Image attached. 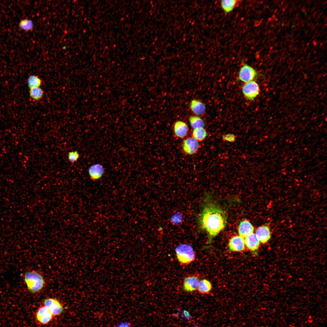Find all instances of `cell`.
I'll list each match as a JSON object with an SVG mask.
<instances>
[{
    "instance_id": "obj_1",
    "label": "cell",
    "mask_w": 327,
    "mask_h": 327,
    "mask_svg": "<svg viewBox=\"0 0 327 327\" xmlns=\"http://www.w3.org/2000/svg\"><path fill=\"white\" fill-rule=\"evenodd\" d=\"M198 221L200 228L207 232L209 239H211L225 227L226 216L219 206L206 201L199 217Z\"/></svg>"
},
{
    "instance_id": "obj_2",
    "label": "cell",
    "mask_w": 327,
    "mask_h": 327,
    "mask_svg": "<svg viewBox=\"0 0 327 327\" xmlns=\"http://www.w3.org/2000/svg\"><path fill=\"white\" fill-rule=\"evenodd\" d=\"M24 279L28 289L32 293L37 292L40 291L45 283L43 277L34 271L25 273Z\"/></svg>"
},
{
    "instance_id": "obj_3",
    "label": "cell",
    "mask_w": 327,
    "mask_h": 327,
    "mask_svg": "<svg viewBox=\"0 0 327 327\" xmlns=\"http://www.w3.org/2000/svg\"><path fill=\"white\" fill-rule=\"evenodd\" d=\"M175 251L177 259L181 264L188 265L193 262L195 258V253L192 246L186 244L178 246Z\"/></svg>"
},
{
    "instance_id": "obj_4",
    "label": "cell",
    "mask_w": 327,
    "mask_h": 327,
    "mask_svg": "<svg viewBox=\"0 0 327 327\" xmlns=\"http://www.w3.org/2000/svg\"><path fill=\"white\" fill-rule=\"evenodd\" d=\"M243 93L248 100H253L259 94L260 89L258 84L252 81L246 83L242 88Z\"/></svg>"
},
{
    "instance_id": "obj_5",
    "label": "cell",
    "mask_w": 327,
    "mask_h": 327,
    "mask_svg": "<svg viewBox=\"0 0 327 327\" xmlns=\"http://www.w3.org/2000/svg\"><path fill=\"white\" fill-rule=\"evenodd\" d=\"M257 75V73L252 67L244 63L239 70L238 78L241 81L246 83L252 81Z\"/></svg>"
},
{
    "instance_id": "obj_6",
    "label": "cell",
    "mask_w": 327,
    "mask_h": 327,
    "mask_svg": "<svg viewBox=\"0 0 327 327\" xmlns=\"http://www.w3.org/2000/svg\"><path fill=\"white\" fill-rule=\"evenodd\" d=\"M54 316L51 311L44 306L37 309L35 314L36 321L41 325H46L50 322Z\"/></svg>"
},
{
    "instance_id": "obj_7",
    "label": "cell",
    "mask_w": 327,
    "mask_h": 327,
    "mask_svg": "<svg viewBox=\"0 0 327 327\" xmlns=\"http://www.w3.org/2000/svg\"><path fill=\"white\" fill-rule=\"evenodd\" d=\"M44 306L51 312L54 316L61 314L63 311V307L60 302L55 298H48L44 301Z\"/></svg>"
},
{
    "instance_id": "obj_8",
    "label": "cell",
    "mask_w": 327,
    "mask_h": 327,
    "mask_svg": "<svg viewBox=\"0 0 327 327\" xmlns=\"http://www.w3.org/2000/svg\"><path fill=\"white\" fill-rule=\"evenodd\" d=\"M199 146V143L197 140L193 137H188L184 140L183 148L186 153L191 155L197 151Z\"/></svg>"
},
{
    "instance_id": "obj_9",
    "label": "cell",
    "mask_w": 327,
    "mask_h": 327,
    "mask_svg": "<svg viewBox=\"0 0 327 327\" xmlns=\"http://www.w3.org/2000/svg\"><path fill=\"white\" fill-rule=\"evenodd\" d=\"M199 278L195 275H191L186 277L183 282V288L185 291L192 292L197 290L199 282Z\"/></svg>"
},
{
    "instance_id": "obj_10",
    "label": "cell",
    "mask_w": 327,
    "mask_h": 327,
    "mask_svg": "<svg viewBox=\"0 0 327 327\" xmlns=\"http://www.w3.org/2000/svg\"><path fill=\"white\" fill-rule=\"evenodd\" d=\"M245 246L244 239L240 236H236L231 238L229 243L230 250L239 252L244 250Z\"/></svg>"
},
{
    "instance_id": "obj_11",
    "label": "cell",
    "mask_w": 327,
    "mask_h": 327,
    "mask_svg": "<svg viewBox=\"0 0 327 327\" xmlns=\"http://www.w3.org/2000/svg\"><path fill=\"white\" fill-rule=\"evenodd\" d=\"M104 170L101 165L96 164L92 165L89 168L88 173L91 179L95 181L100 179L102 177Z\"/></svg>"
},
{
    "instance_id": "obj_12",
    "label": "cell",
    "mask_w": 327,
    "mask_h": 327,
    "mask_svg": "<svg viewBox=\"0 0 327 327\" xmlns=\"http://www.w3.org/2000/svg\"><path fill=\"white\" fill-rule=\"evenodd\" d=\"M259 242L263 243L267 242L270 237V232L269 227L263 226L256 230V234Z\"/></svg>"
},
{
    "instance_id": "obj_13",
    "label": "cell",
    "mask_w": 327,
    "mask_h": 327,
    "mask_svg": "<svg viewBox=\"0 0 327 327\" xmlns=\"http://www.w3.org/2000/svg\"><path fill=\"white\" fill-rule=\"evenodd\" d=\"M244 240L245 245L250 250L255 251L258 249L260 242L255 234H250L245 237Z\"/></svg>"
},
{
    "instance_id": "obj_14",
    "label": "cell",
    "mask_w": 327,
    "mask_h": 327,
    "mask_svg": "<svg viewBox=\"0 0 327 327\" xmlns=\"http://www.w3.org/2000/svg\"><path fill=\"white\" fill-rule=\"evenodd\" d=\"M253 231L254 228L252 225L246 220L241 221L239 226V233L240 236L243 238L253 233Z\"/></svg>"
},
{
    "instance_id": "obj_15",
    "label": "cell",
    "mask_w": 327,
    "mask_h": 327,
    "mask_svg": "<svg viewBox=\"0 0 327 327\" xmlns=\"http://www.w3.org/2000/svg\"><path fill=\"white\" fill-rule=\"evenodd\" d=\"M174 131L175 134L177 137L182 138L187 135L188 127L185 122L180 121H177L174 125Z\"/></svg>"
},
{
    "instance_id": "obj_16",
    "label": "cell",
    "mask_w": 327,
    "mask_h": 327,
    "mask_svg": "<svg viewBox=\"0 0 327 327\" xmlns=\"http://www.w3.org/2000/svg\"><path fill=\"white\" fill-rule=\"evenodd\" d=\"M190 107L191 111L197 115L203 114L206 110L205 105L201 102L196 99L193 100L191 101Z\"/></svg>"
},
{
    "instance_id": "obj_17",
    "label": "cell",
    "mask_w": 327,
    "mask_h": 327,
    "mask_svg": "<svg viewBox=\"0 0 327 327\" xmlns=\"http://www.w3.org/2000/svg\"><path fill=\"white\" fill-rule=\"evenodd\" d=\"M212 288L211 282L206 279H203L199 281L197 290L200 293L207 294L210 292Z\"/></svg>"
},
{
    "instance_id": "obj_18",
    "label": "cell",
    "mask_w": 327,
    "mask_h": 327,
    "mask_svg": "<svg viewBox=\"0 0 327 327\" xmlns=\"http://www.w3.org/2000/svg\"><path fill=\"white\" fill-rule=\"evenodd\" d=\"M238 1L236 0H223L221 1L220 4L224 12L227 14L233 10Z\"/></svg>"
},
{
    "instance_id": "obj_19",
    "label": "cell",
    "mask_w": 327,
    "mask_h": 327,
    "mask_svg": "<svg viewBox=\"0 0 327 327\" xmlns=\"http://www.w3.org/2000/svg\"><path fill=\"white\" fill-rule=\"evenodd\" d=\"M18 27L21 30L25 31H32L34 28V23L32 20L28 18L21 19L19 23Z\"/></svg>"
},
{
    "instance_id": "obj_20",
    "label": "cell",
    "mask_w": 327,
    "mask_h": 327,
    "mask_svg": "<svg viewBox=\"0 0 327 327\" xmlns=\"http://www.w3.org/2000/svg\"><path fill=\"white\" fill-rule=\"evenodd\" d=\"M206 135V132L203 127L194 129L192 132L193 137L198 141L203 140L205 138Z\"/></svg>"
},
{
    "instance_id": "obj_21",
    "label": "cell",
    "mask_w": 327,
    "mask_h": 327,
    "mask_svg": "<svg viewBox=\"0 0 327 327\" xmlns=\"http://www.w3.org/2000/svg\"><path fill=\"white\" fill-rule=\"evenodd\" d=\"M190 126L194 129L203 127L205 125L204 121L198 116H191L189 117Z\"/></svg>"
},
{
    "instance_id": "obj_22",
    "label": "cell",
    "mask_w": 327,
    "mask_h": 327,
    "mask_svg": "<svg viewBox=\"0 0 327 327\" xmlns=\"http://www.w3.org/2000/svg\"><path fill=\"white\" fill-rule=\"evenodd\" d=\"M41 83V79L36 75H31L28 79L27 84L30 89L34 88L40 87Z\"/></svg>"
},
{
    "instance_id": "obj_23",
    "label": "cell",
    "mask_w": 327,
    "mask_h": 327,
    "mask_svg": "<svg viewBox=\"0 0 327 327\" xmlns=\"http://www.w3.org/2000/svg\"><path fill=\"white\" fill-rule=\"evenodd\" d=\"M29 94L30 97L32 99L38 101L42 98L44 92L40 87L34 88L30 89Z\"/></svg>"
},
{
    "instance_id": "obj_24",
    "label": "cell",
    "mask_w": 327,
    "mask_h": 327,
    "mask_svg": "<svg viewBox=\"0 0 327 327\" xmlns=\"http://www.w3.org/2000/svg\"><path fill=\"white\" fill-rule=\"evenodd\" d=\"M79 157V154L77 151H73L68 152V158L69 161L73 163L76 161Z\"/></svg>"
},
{
    "instance_id": "obj_25",
    "label": "cell",
    "mask_w": 327,
    "mask_h": 327,
    "mask_svg": "<svg viewBox=\"0 0 327 327\" xmlns=\"http://www.w3.org/2000/svg\"><path fill=\"white\" fill-rule=\"evenodd\" d=\"M181 217L177 213L175 214L172 218V222L175 224H177L181 220Z\"/></svg>"
},
{
    "instance_id": "obj_26",
    "label": "cell",
    "mask_w": 327,
    "mask_h": 327,
    "mask_svg": "<svg viewBox=\"0 0 327 327\" xmlns=\"http://www.w3.org/2000/svg\"><path fill=\"white\" fill-rule=\"evenodd\" d=\"M223 138L225 139L226 140L229 141H233L235 140V137L234 135L232 134H227L224 136Z\"/></svg>"
},
{
    "instance_id": "obj_27",
    "label": "cell",
    "mask_w": 327,
    "mask_h": 327,
    "mask_svg": "<svg viewBox=\"0 0 327 327\" xmlns=\"http://www.w3.org/2000/svg\"><path fill=\"white\" fill-rule=\"evenodd\" d=\"M117 327H130V326L129 324L126 323L121 324Z\"/></svg>"
}]
</instances>
